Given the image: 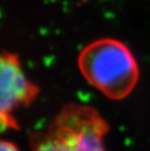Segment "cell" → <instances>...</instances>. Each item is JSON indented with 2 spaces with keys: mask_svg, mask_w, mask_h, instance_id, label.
<instances>
[{
  "mask_svg": "<svg viewBox=\"0 0 150 151\" xmlns=\"http://www.w3.org/2000/svg\"><path fill=\"white\" fill-rule=\"evenodd\" d=\"M78 66L93 87L116 101L133 92L139 77L132 51L114 38H100L88 44L79 54Z\"/></svg>",
  "mask_w": 150,
  "mask_h": 151,
  "instance_id": "1",
  "label": "cell"
},
{
  "mask_svg": "<svg viewBox=\"0 0 150 151\" xmlns=\"http://www.w3.org/2000/svg\"><path fill=\"white\" fill-rule=\"evenodd\" d=\"M107 121L97 109L80 104L65 105L44 131L30 136L31 151H105Z\"/></svg>",
  "mask_w": 150,
  "mask_h": 151,
  "instance_id": "2",
  "label": "cell"
},
{
  "mask_svg": "<svg viewBox=\"0 0 150 151\" xmlns=\"http://www.w3.org/2000/svg\"><path fill=\"white\" fill-rule=\"evenodd\" d=\"M0 124L1 130H19L14 111L36 99L39 88L24 74L19 56L3 51L0 58Z\"/></svg>",
  "mask_w": 150,
  "mask_h": 151,
  "instance_id": "3",
  "label": "cell"
},
{
  "mask_svg": "<svg viewBox=\"0 0 150 151\" xmlns=\"http://www.w3.org/2000/svg\"><path fill=\"white\" fill-rule=\"evenodd\" d=\"M0 151H19L17 145L9 140H1L0 142Z\"/></svg>",
  "mask_w": 150,
  "mask_h": 151,
  "instance_id": "4",
  "label": "cell"
}]
</instances>
